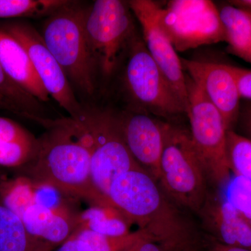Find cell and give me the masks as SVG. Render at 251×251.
I'll return each mask as SVG.
<instances>
[{
  "mask_svg": "<svg viewBox=\"0 0 251 251\" xmlns=\"http://www.w3.org/2000/svg\"><path fill=\"white\" fill-rule=\"evenodd\" d=\"M5 178H6V176H5L2 173H0V184L2 182L3 180H4Z\"/></svg>",
  "mask_w": 251,
  "mask_h": 251,
  "instance_id": "f546056e",
  "label": "cell"
},
{
  "mask_svg": "<svg viewBox=\"0 0 251 251\" xmlns=\"http://www.w3.org/2000/svg\"><path fill=\"white\" fill-rule=\"evenodd\" d=\"M0 29L16 39L25 49L34 70L50 97L76 122H82L88 114L80 103L75 91L64 71L48 49L41 33L25 21L4 23Z\"/></svg>",
  "mask_w": 251,
  "mask_h": 251,
  "instance_id": "8fae6325",
  "label": "cell"
},
{
  "mask_svg": "<svg viewBox=\"0 0 251 251\" xmlns=\"http://www.w3.org/2000/svg\"><path fill=\"white\" fill-rule=\"evenodd\" d=\"M190 78L221 113L227 130L232 129L240 112V95L229 65L181 59Z\"/></svg>",
  "mask_w": 251,
  "mask_h": 251,
  "instance_id": "5bb4252c",
  "label": "cell"
},
{
  "mask_svg": "<svg viewBox=\"0 0 251 251\" xmlns=\"http://www.w3.org/2000/svg\"><path fill=\"white\" fill-rule=\"evenodd\" d=\"M90 137L92 177L99 193L108 198L110 185L126 172L141 168L131 156L122 137L118 115L91 111L77 122Z\"/></svg>",
  "mask_w": 251,
  "mask_h": 251,
  "instance_id": "9c48e42d",
  "label": "cell"
},
{
  "mask_svg": "<svg viewBox=\"0 0 251 251\" xmlns=\"http://www.w3.org/2000/svg\"><path fill=\"white\" fill-rule=\"evenodd\" d=\"M108 197L164 251H207L205 234L140 168L114 180Z\"/></svg>",
  "mask_w": 251,
  "mask_h": 251,
  "instance_id": "6da1fadb",
  "label": "cell"
},
{
  "mask_svg": "<svg viewBox=\"0 0 251 251\" xmlns=\"http://www.w3.org/2000/svg\"><path fill=\"white\" fill-rule=\"evenodd\" d=\"M85 12V8L69 1L46 18L40 33L74 90L92 98L97 76L86 41Z\"/></svg>",
  "mask_w": 251,
  "mask_h": 251,
  "instance_id": "3957f363",
  "label": "cell"
},
{
  "mask_svg": "<svg viewBox=\"0 0 251 251\" xmlns=\"http://www.w3.org/2000/svg\"><path fill=\"white\" fill-rule=\"evenodd\" d=\"M43 103L13 80L0 64V110L36 122L46 128L54 120L46 114Z\"/></svg>",
  "mask_w": 251,
  "mask_h": 251,
  "instance_id": "ac0fdd59",
  "label": "cell"
},
{
  "mask_svg": "<svg viewBox=\"0 0 251 251\" xmlns=\"http://www.w3.org/2000/svg\"><path fill=\"white\" fill-rule=\"evenodd\" d=\"M0 64L18 85L43 103L50 95L33 67L24 47L13 36L0 29Z\"/></svg>",
  "mask_w": 251,
  "mask_h": 251,
  "instance_id": "2e32d148",
  "label": "cell"
},
{
  "mask_svg": "<svg viewBox=\"0 0 251 251\" xmlns=\"http://www.w3.org/2000/svg\"><path fill=\"white\" fill-rule=\"evenodd\" d=\"M118 118L122 137L130 154L158 181L166 122L135 110L124 112Z\"/></svg>",
  "mask_w": 251,
  "mask_h": 251,
  "instance_id": "4fadbf2b",
  "label": "cell"
},
{
  "mask_svg": "<svg viewBox=\"0 0 251 251\" xmlns=\"http://www.w3.org/2000/svg\"><path fill=\"white\" fill-rule=\"evenodd\" d=\"M46 129L39 138L35 156L15 170L16 175L33 184L56 188L90 206L113 205L94 185L92 143L82 126L71 118L55 120Z\"/></svg>",
  "mask_w": 251,
  "mask_h": 251,
  "instance_id": "7a4b0ae2",
  "label": "cell"
},
{
  "mask_svg": "<svg viewBox=\"0 0 251 251\" xmlns=\"http://www.w3.org/2000/svg\"><path fill=\"white\" fill-rule=\"evenodd\" d=\"M245 9L246 11H247L248 14H249V16H250V18L251 19V9Z\"/></svg>",
  "mask_w": 251,
  "mask_h": 251,
  "instance_id": "4dcf8cb0",
  "label": "cell"
},
{
  "mask_svg": "<svg viewBox=\"0 0 251 251\" xmlns=\"http://www.w3.org/2000/svg\"><path fill=\"white\" fill-rule=\"evenodd\" d=\"M198 215L206 235L227 247L251 250V225L229 201L209 193Z\"/></svg>",
  "mask_w": 251,
  "mask_h": 251,
  "instance_id": "9a60e30c",
  "label": "cell"
},
{
  "mask_svg": "<svg viewBox=\"0 0 251 251\" xmlns=\"http://www.w3.org/2000/svg\"><path fill=\"white\" fill-rule=\"evenodd\" d=\"M120 251H164L149 238L140 239Z\"/></svg>",
  "mask_w": 251,
  "mask_h": 251,
  "instance_id": "4316f807",
  "label": "cell"
},
{
  "mask_svg": "<svg viewBox=\"0 0 251 251\" xmlns=\"http://www.w3.org/2000/svg\"><path fill=\"white\" fill-rule=\"evenodd\" d=\"M54 251H96L85 239L73 233L71 237Z\"/></svg>",
  "mask_w": 251,
  "mask_h": 251,
  "instance_id": "484cf974",
  "label": "cell"
},
{
  "mask_svg": "<svg viewBox=\"0 0 251 251\" xmlns=\"http://www.w3.org/2000/svg\"><path fill=\"white\" fill-rule=\"evenodd\" d=\"M0 251H36L21 220L0 203Z\"/></svg>",
  "mask_w": 251,
  "mask_h": 251,
  "instance_id": "44dd1931",
  "label": "cell"
},
{
  "mask_svg": "<svg viewBox=\"0 0 251 251\" xmlns=\"http://www.w3.org/2000/svg\"><path fill=\"white\" fill-rule=\"evenodd\" d=\"M159 18L176 52L226 41L219 9L209 0H172L160 4Z\"/></svg>",
  "mask_w": 251,
  "mask_h": 251,
  "instance_id": "30bf717a",
  "label": "cell"
},
{
  "mask_svg": "<svg viewBox=\"0 0 251 251\" xmlns=\"http://www.w3.org/2000/svg\"><path fill=\"white\" fill-rule=\"evenodd\" d=\"M206 179L190 133L166 123L158 181L162 189L180 207L198 214L209 194Z\"/></svg>",
  "mask_w": 251,
  "mask_h": 251,
  "instance_id": "5b68a950",
  "label": "cell"
},
{
  "mask_svg": "<svg viewBox=\"0 0 251 251\" xmlns=\"http://www.w3.org/2000/svg\"><path fill=\"white\" fill-rule=\"evenodd\" d=\"M39 138L17 122L0 117V167L18 169L35 156Z\"/></svg>",
  "mask_w": 251,
  "mask_h": 251,
  "instance_id": "e0dca14e",
  "label": "cell"
},
{
  "mask_svg": "<svg viewBox=\"0 0 251 251\" xmlns=\"http://www.w3.org/2000/svg\"><path fill=\"white\" fill-rule=\"evenodd\" d=\"M238 119H240L243 128L250 137L249 139L251 140V102L244 104L242 108L240 107V112Z\"/></svg>",
  "mask_w": 251,
  "mask_h": 251,
  "instance_id": "f1b7e54d",
  "label": "cell"
},
{
  "mask_svg": "<svg viewBox=\"0 0 251 251\" xmlns=\"http://www.w3.org/2000/svg\"><path fill=\"white\" fill-rule=\"evenodd\" d=\"M127 2L133 16L140 23L142 36L148 52L184 104L187 112L186 74L177 52L160 23V4L151 0H130Z\"/></svg>",
  "mask_w": 251,
  "mask_h": 251,
  "instance_id": "7c38bea8",
  "label": "cell"
},
{
  "mask_svg": "<svg viewBox=\"0 0 251 251\" xmlns=\"http://www.w3.org/2000/svg\"><path fill=\"white\" fill-rule=\"evenodd\" d=\"M124 82L135 110L171 118L186 114L184 104L170 85L145 46L135 34L126 55Z\"/></svg>",
  "mask_w": 251,
  "mask_h": 251,
  "instance_id": "52a82bcc",
  "label": "cell"
},
{
  "mask_svg": "<svg viewBox=\"0 0 251 251\" xmlns=\"http://www.w3.org/2000/svg\"><path fill=\"white\" fill-rule=\"evenodd\" d=\"M228 51L251 64V19L247 11L234 5L219 9Z\"/></svg>",
  "mask_w": 251,
  "mask_h": 251,
  "instance_id": "ffe728a7",
  "label": "cell"
},
{
  "mask_svg": "<svg viewBox=\"0 0 251 251\" xmlns=\"http://www.w3.org/2000/svg\"><path fill=\"white\" fill-rule=\"evenodd\" d=\"M85 33L97 78L110 79L126 57L136 34L127 1L97 0L86 9Z\"/></svg>",
  "mask_w": 251,
  "mask_h": 251,
  "instance_id": "277c9868",
  "label": "cell"
},
{
  "mask_svg": "<svg viewBox=\"0 0 251 251\" xmlns=\"http://www.w3.org/2000/svg\"><path fill=\"white\" fill-rule=\"evenodd\" d=\"M241 98L251 100V70L229 65Z\"/></svg>",
  "mask_w": 251,
  "mask_h": 251,
  "instance_id": "d4e9b609",
  "label": "cell"
},
{
  "mask_svg": "<svg viewBox=\"0 0 251 251\" xmlns=\"http://www.w3.org/2000/svg\"><path fill=\"white\" fill-rule=\"evenodd\" d=\"M133 225L116 206H90L86 210L80 211L75 229H87L108 237H117L130 234Z\"/></svg>",
  "mask_w": 251,
  "mask_h": 251,
  "instance_id": "d6986e66",
  "label": "cell"
},
{
  "mask_svg": "<svg viewBox=\"0 0 251 251\" xmlns=\"http://www.w3.org/2000/svg\"><path fill=\"white\" fill-rule=\"evenodd\" d=\"M0 203L16 214L36 251H54L75 230L77 214L52 210L36 199L32 183L21 175L0 184Z\"/></svg>",
  "mask_w": 251,
  "mask_h": 251,
  "instance_id": "8992f818",
  "label": "cell"
},
{
  "mask_svg": "<svg viewBox=\"0 0 251 251\" xmlns=\"http://www.w3.org/2000/svg\"><path fill=\"white\" fill-rule=\"evenodd\" d=\"M226 151L230 171L251 181V140L228 130Z\"/></svg>",
  "mask_w": 251,
  "mask_h": 251,
  "instance_id": "603a6c76",
  "label": "cell"
},
{
  "mask_svg": "<svg viewBox=\"0 0 251 251\" xmlns=\"http://www.w3.org/2000/svg\"><path fill=\"white\" fill-rule=\"evenodd\" d=\"M227 201L251 225V181L237 176L231 185Z\"/></svg>",
  "mask_w": 251,
  "mask_h": 251,
  "instance_id": "cb8c5ba5",
  "label": "cell"
},
{
  "mask_svg": "<svg viewBox=\"0 0 251 251\" xmlns=\"http://www.w3.org/2000/svg\"><path fill=\"white\" fill-rule=\"evenodd\" d=\"M66 0H0V18L48 17Z\"/></svg>",
  "mask_w": 251,
  "mask_h": 251,
  "instance_id": "7402d4cb",
  "label": "cell"
},
{
  "mask_svg": "<svg viewBox=\"0 0 251 251\" xmlns=\"http://www.w3.org/2000/svg\"><path fill=\"white\" fill-rule=\"evenodd\" d=\"M206 248L207 251H251V249H242L227 247L221 243L218 242L215 239H212L209 236L206 235Z\"/></svg>",
  "mask_w": 251,
  "mask_h": 251,
  "instance_id": "83f0119b",
  "label": "cell"
},
{
  "mask_svg": "<svg viewBox=\"0 0 251 251\" xmlns=\"http://www.w3.org/2000/svg\"><path fill=\"white\" fill-rule=\"evenodd\" d=\"M186 74L191 140L202 162L207 179L226 186L230 176L226 143L227 128L221 113L199 87Z\"/></svg>",
  "mask_w": 251,
  "mask_h": 251,
  "instance_id": "ba28073f",
  "label": "cell"
}]
</instances>
